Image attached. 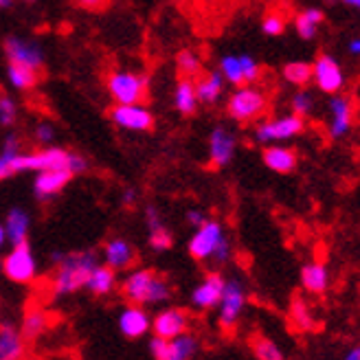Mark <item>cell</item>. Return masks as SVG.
Listing matches in <instances>:
<instances>
[{
    "mask_svg": "<svg viewBox=\"0 0 360 360\" xmlns=\"http://www.w3.org/2000/svg\"><path fill=\"white\" fill-rule=\"evenodd\" d=\"M25 358V336L11 323L0 326V360H22Z\"/></svg>",
    "mask_w": 360,
    "mask_h": 360,
    "instance_id": "obj_22",
    "label": "cell"
},
{
    "mask_svg": "<svg viewBox=\"0 0 360 360\" xmlns=\"http://www.w3.org/2000/svg\"><path fill=\"white\" fill-rule=\"evenodd\" d=\"M77 3H79L82 7H88V9H97V7L103 5V0H77Z\"/></svg>",
    "mask_w": 360,
    "mask_h": 360,
    "instance_id": "obj_47",
    "label": "cell"
},
{
    "mask_svg": "<svg viewBox=\"0 0 360 360\" xmlns=\"http://www.w3.org/2000/svg\"><path fill=\"white\" fill-rule=\"evenodd\" d=\"M321 22H323V11L316 7H308L295 18V29L301 40H312Z\"/></svg>",
    "mask_w": 360,
    "mask_h": 360,
    "instance_id": "obj_30",
    "label": "cell"
},
{
    "mask_svg": "<svg viewBox=\"0 0 360 360\" xmlns=\"http://www.w3.org/2000/svg\"><path fill=\"white\" fill-rule=\"evenodd\" d=\"M146 224H148V231L152 229H158V226H163V218H160V211L154 207V205H148L146 207Z\"/></svg>",
    "mask_w": 360,
    "mask_h": 360,
    "instance_id": "obj_43",
    "label": "cell"
},
{
    "mask_svg": "<svg viewBox=\"0 0 360 360\" xmlns=\"http://www.w3.org/2000/svg\"><path fill=\"white\" fill-rule=\"evenodd\" d=\"M20 141L15 134H7L3 150H0V180L11 178L15 174V160L20 156Z\"/></svg>",
    "mask_w": 360,
    "mask_h": 360,
    "instance_id": "obj_26",
    "label": "cell"
},
{
    "mask_svg": "<svg viewBox=\"0 0 360 360\" xmlns=\"http://www.w3.org/2000/svg\"><path fill=\"white\" fill-rule=\"evenodd\" d=\"M330 112H332V123H330V136L340 139L345 136L352 128V103L345 97H332L330 101Z\"/></svg>",
    "mask_w": 360,
    "mask_h": 360,
    "instance_id": "obj_23",
    "label": "cell"
},
{
    "mask_svg": "<svg viewBox=\"0 0 360 360\" xmlns=\"http://www.w3.org/2000/svg\"><path fill=\"white\" fill-rule=\"evenodd\" d=\"M185 218H187V222L193 226V229H198V226H202L209 218H207V213L202 211V209H189L187 213H185Z\"/></svg>",
    "mask_w": 360,
    "mask_h": 360,
    "instance_id": "obj_45",
    "label": "cell"
},
{
    "mask_svg": "<svg viewBox=\"0 0 360 360\" xmlns=\"http://www.w3.org/2000/svg\"><path fill=\"white\" fill-rule=\"evenodd\" d=\"M121 202H123L125 207H134V205H136V189L125 187L123 193H121Z\"/></svg>",
    "mask_w": 360,
    "mask_h": 360,
    "instance_id": "obj_46",
    "label": "cell"
},
{
    "mask_svg": "<svg viewBox=\"0 0 360 360\" xmlns=\"http://www.w3.org/2000/svg\"><path fill=\"white\" fill-rule=\"evenodd\" d=\"M176 66H178L180 73L185 75V79L195 77V75L202 70V62H200V58H198L195 53H193V51H189V49H185V51H180V53H178Z\"/></svg>",
    "mask_w": 360,
    "mask_h": 360,
    "instance_id": "obj_36",
    "label": "cell"
},
{
    "mask_svg": "<svg viewBox=\"0 0 360 360\" xmlns=\"http://www.w3.org/2000/svg\"><path fill=\"white\" fill-rule=\"evenodd\" d=\"M340 3L352 7V9H356V11H360V0H340Z\"/></svg>",
    "mask_w": 360,
    "mask_h": 360,
    "instance_id": "obj_51",
    "label": "cell"
},
{
    "mask_svg": "<svg viewBox=\"0 0 360 360\" xmlns=\"http://www.w3.org/2000/svg\"><path fill=\"white\" fill-rule=\"evenodd\" d=\"M347 49H349L352 56H360V38H352L349 44H347Z\"/></svg>",
    "mask_w": 360,
    "mask_h": 360,
    "instance_id": "obj_48",
    "label": "cell"
},
{
    "mask_svg": "<svg viewBox=\"0 0 360 360\" xmlns=\"http://www.w3.org/2000/svg\"><path fill=\"white\" fill-rule=\"evenodd\" d=\"M5 56L13 64L31 66L35 70H40L44 64L42 46L38 42H27L22 38H15V35H9V38L5 40Z\"/></svg>",
    "mask_w": 360,
    "mask_h": 360,
    "instance_id": "obj_14",
    "label": "cell"
},
{
    "mask_svg": "<svg viewBox=\"0 0 360 360\" xmlns=\"http://www.w3.org/2000/svg\"><path fill=\"white\" fill-rule=\"evenodd\" d=\"M189 328V314L183 308H165L152 319V332L158 338H176Z\"/></svg>",
    "mask_w": 360,
    "mask_h": 360,
    "instance_id": "obj_16",
    "label": "cell"
},
{
    "mask_svg": "<svg viewBox=\"0 0 360 360\" xmlns=\"http://www.w3.org/2000/svg\"><path fill=\"white\" fill-rule=\"evenodd\" d=\"M250 349H253L257 360H285L283 352L279 349V345L273 338L266 336H253L250 338Z\"/></svg>",
    "mask_w": 360,
    "mask_h": 360,
    "instance_id": "obj_31",
    "label": "cell"
},
{
    "mask_svg": "<svg viewBox=\"0 0 360 360\" xmlns=\"http://www.w3.org/2000/svg\"><path fill=\"white\" fill-rule=\"evenodd\" d=\"M148 88H150L148 75L121 70V73H112L108 77V93H110L115 103H121V105L141 103L148 97Z\"/></svg>",
    "mask_w": 360,
    "mask_h": 360,
    "instance_id": "obj_4",
    "label": "cell"
},
{
    "mask_svg": "<svg viewBox=\"0 0 360 360\" xmlns=\"http://www.w3.org/2000/svg\"><path fill=\"white\" fill-rule=\"evenodd\" d=\"M110 121L128 132H148L154 128V115L143 103H115V108L110 110Z\"/></svg>",
    "mask_w": 360,
    "mask_h": 360,
    "instance_id": "obj_10",
    "label": "cell"
},
{
    "mask_svg": "<svg viewBox=\"0 0 360 360\" xmlns=\"http://www.w3.org/2000/svg\"><path fill=\"white\" fill-rule=\"evenodd\" d=\"M240 64H242V73H244V84H253L259 77V64L250 58V56H240Z\"/></svg>",
    "mask_w": 360,
    "mask_h": 360,
    "instance_id": "obj_41",
    "label": "cell"
},
{
    "mask_svg": "<svg viewBox=\"0 0 360 360\" xmlns=\"http://www.w3.org/2000/svg\"><path fill=\"white\" fill-rule=\"evenodd\" d=\"M301 288L310 295H323L330 288V270L321 262H310L301 268Z\"/></svg>",
    "mask_w": 360,
    "mask_h": 360,
    "instance_id": "obj_21",
    "label": "cell"
},
{
    "mask_svg": "<svg viewBox=\"0 0 360 360\" xmlns=\"http://www.w3.org/2000/svg\"><path fill=\"white\" fill-rule=\"evenodd\" d=\"M68 152L62 148H44L33 154H20L15 160V174L22 172H49V169H66Z\"/></svg>",
    "mask_w": 360,
    "mask_h": 360,
    "instance_id": "obj_9",
    "label": "cell"
},
{
    "mask_svg": "<svg viewBox=\"0 0 360 360\" xmlns=\"http://www.w3.org/2000/svg\"><path fill=\"white\" fill-rule=\"evenodd\" d=\"M312 79L323 93H338L340 88L345 86V75L340 64L332 56H319L316 62L312 64Z\"/></svg>",
    "mask_w": 360,
    "mask_h": 360,
    "instance_id": "obj_13",
    "label": "cell"
},
{
    "mask_svg": "<svg viewBox=\"0 0 360 360\" xmlns=\"http://www.w3.org/2000/svg\"><path fill=\"white\" fill-rule=\"evenodd\" d=\"M123 297L130 303L143 305H160L172 297V285L165 277L156 275L150 268H139L123 279Z\"/></svg>",
    "mask_w": 360,
    "mask_h": 360,
    "instance_id": "obj_2",
    "label": "cell"
},
{
    "mask_svg": "<svg viewBox=\"0 0 360 360\" xmlns=\"http://www.w3.org/2000/svg\"><path fill=\"white\" fill-rule=\"evenodd\" d=\"M174 105L180 115H193L198 108V95H195V84L191 79H180L176 84L174 93Z\"/></svg>",
    "mask_w": 360,
    "mask_h": 360,
    "instance_id": "obj_27",
    "label": "cell"
},
{
    "mask_svg": "<svg viewBox=\"0 0 360 360\" xmlns=\"http://www.w3.org/2000/svg\"><path fill=\"white\" fill-rule=\"evenodd\" d=\"M264 110H266V97H264V93H259L257 88H250V86L236 90V93L231 95L229 103H226L229 117L240 121V123L257 119Z\"/></svg>",
    "mask_w": 360,
    "mask_h": 360,
    "instance_id": "obj_8",
    "label": "cell"
},
{
    "mask_svg": "<svg viewBox=\"0 0 360 360\" xmlns=\"http://www.w3.org/2000/svg\"><path fill=\"white\" fill-rule=\"evenodd\" d=\"M222 88H224V77L220 70H215V73H209L207 77H202L200 82L195 84V95H198V101L202 103H215L218 97L222 95Z\"/></svg>",
    "mask_w": 360,
    "mask_h": 360,
    "instance_id": "obj_28",
    "label": "cell"
},
{
    "mask_svg": "<svg viewBox=\"0 0 360 360\" xmlns=\"http://www.w3.org/2000/svg\"><path fill=\"white\" fill-rule=\"evenodd\" d=\"M148 242H150V248L156 250V253H165V250H169L174 246V238H172V233L165 224L158 226V229H152Z\"/></svg>",
    "mask_w": 360,
    "mask_h": 360,
    "instance_id": "obj_37",
    "label": "cell"
},
{
    "mask_svg": "<svg viewBox=\"0 0 360 360\" xmlns=\"http://www.w3.org/2000/svg\"><path fill=\"white\" fill-rule=\"evenodd\" d=\"M290 319L292 323L303 330V332H308V330H314V314H312V308L308 303H305L303 299H295L290 303Z\"/></svg>",
    "mask_w": 360,
    "mask_h": 360,
    "instance_id": "obj_33",
    "label": "cell"
},
{
    "mask_svg": "<svg viewBox=\"0 0 360 360\" xmlns=\"http://www.w3.org/2000/svg\"><path fill=\"white\" fill-rule=\"evenodd\" d=\"M66 169H68L70 174H73V176L84 174V172L88 169V160H86L84 156L75 154V152H68V163H66Z\"/></svg>",
    "mask_w": 360,
    "mask_h": 360,
    "instance_id": "obj_42",
    "label": "cell"
},
{
    "mask_svg": "<svg viewBox=\"0 0 360 360\" xmlns=\"http://www.w3.org/2000/svg\"><path fill=\"white\" fill-rule=\"evenodd\" d=\"M35 139H38L40 143H51L53 139H56V130H53L51 123H40L38 128H35Z\"/></svg>",
    "mask_w": 360,
    "mask_h": 360,
    "instance_id": "obj_44",
    "label": "cell"
},
{
    "mask_svg": "<svg viewBox=\"0 0 360 360\" xmlns=\"http://www.w3.org/2000/svg\"><path fill=\"white\" fill-rule=\"evenodd\" d=\"M117 328L125 338L136 340V338H143L148 332H152V316L148 314V310L143 308V305L130 303L119 312Z\"/></svg>",
    "mask_w": 360,
    "mask_h": 360,
    "instance_id": "obj_12",
    "label": "cell"
},
{
    "mask_svg": "<svg viewBox=\"0 0 360 360\" xmlns=\"http://www.w3.org/2000/svg\"><path fill=\"white\" fill-rule=\"evenodd\" d=\"M101 257H103V264L108 268L117 270V273H119V270H128L134 264V259H136L132 244L128 240H123V238L108 240L105 246H103Z\"/></svg>",
    "mask_w": 360,
    "mask_h": 360,
    "instance_id": "obj_19",
    "label": "cell"
},
{
    "mask_svg": "<svg viewBox=\"0 0 360 360\" xmlns=\"http://www.w3.org/2000/svg\"><path fill=\"white\" fill-rule=\"evenodd\" d=\"M283 79L292 86H305L312 79V64L308 62H290L283 66Z\"/></svg>",
    "mask_w": 360,
    "mask_h": 360,
    "instance_id": "obj_34",
    "label": "cell"
},
{
    "mask_svg": "<svg viewBox=\"0 0 360 360\" xmlns=\"http://www.w3.org/2000/svg\"><path fill=\"white\" fill-rule=\"evenodd\" d=\"M73 174L68 169H49V172H38L33 180V193L40 202H49L53 200L68 183Z\"/></svg>",
    "mask_w": 360,
    "mask_h": 360,
    "instance_id": "obj_17",
    "label": "cell"
},
{
    "mask_svg": "<svg viewBox=\"0 0 360 360\" xmlns=\"http://www.w3.org/2000/svg\"><path fill=\"white\" fill-rule=\"evenodd\" d=\"M27 3H35V0H27Z\"/></svg>",
    "mask_w": 360,
    "mask_h": 360,
    "instance_id": "obj_54",
    "label": "cell"
},
{
    "mask_svg": "<svg viewBox=\"0 0 360 360\" xmlns=\"http://www.w3.org/2000/svg\"><path fill=\"white\" fill-rule=\"evenodd\" d=\"M7 244V236H5V226L0 224V248H3Z\"/></svg>",
    "mask_w": 360,
    "mask_h": 360,
    "instance_id": "obj_52",
    "label": "cell"
},
{
    "mask_svg": "<svg viewBox=\"0 0 360 360\" xmlns=\"http://www.w3.org/2000/svg\"><path fill=\"white\" fill-rule=\"evenodd\" d=\"M220 73H222V77L229 84H233V86H244V73H242L240 56H224L220 60Z\"/></svg>",
    "mask_w": 360,
    "mask_h": 360,
    "instance_id": "obj_35",
    "label": "cell"
},
{
    "mask_svg": "<svg viewBox=\"0 0 360 360\" xmlns=\"http://www.w3.org/2000/svg\"><path fill=\"white\" fill-rule=\"evenodd\" d=\"M246 308V288L240 279H226L224 292L218 303V323L222 330H231L242 319Z\"/></svg>",
    "mask_w": 360,
    "mask_h": 360,
    "instance_id": "obj_7",
    "label": "cell"
},
{
    "mask_svg": "<svg viewBox=\"0 0 360 360\" xmlns=\"http://www.w3.org/2000/svg\"><path fill=\"white\" fill-rule=\"evenodd\" d=\"M292 112L295 115H299V117H303V115H308L310 110H312V95L310 93H305V90H299V93H295L292 95Z\"/></svg>",
    "mask_w": 360,
    "mask_h": 360,
    "instance_id": "obj_40",
    "label": "cell"
},
{
    "mask_svg": "<svg viewBox=\"0 0 360 360\" xmlns=\"http://www.w3.org/2000/svg\"><path fill=\"white\" fill-rule=\"evenodd\" d=\"M115 288H117V270L108 268L105 264L95 266V270L90 273L86 281V290L95 297H108L110 292H115Z\"/></svg>",
    "mask_w": 360,
    "mask_h": 360,
    "instance_id": "obj_24",
    "label": "cell"
},
{
    "mask_svg": "<svg viewBox=\"0 0 360 360\" xmlns=\"http://www.w3.org/2000/svg\"><path fill=\"white\" fill-rule=\"evenodd\" d=\"M15 119H18V105H15V101L9 95H0V125L9 128V125L15 123Z\"/></svg>",
    "mask_w": 360,
    "mask_h": 360,
    "instance_id": "obj_38",
    "label": "cell"
},
{
    "mask_svg": "<svg viewBox=\"0 0 360 360\" xmlns=\"http://www.w3.org/2000/svg\"><path fill=\"white\" fill-rule=\"evenodd\" d=\"M49 328V316L42 310H29L22 319L20 332L25 338H38Z\"/></svg>",
    "mask_w": 360,
    "mask_h": 360,
    "instance_id": "obj_32",
    "label": "cell"
},
{
    "mask_svg": "<svg viewBox=\"0 0 360 360\" xmlns=\"http://www.w3.org/2000/svg\"><path fill=\"white\" fill-rule=\"evenodd\" d=\"M13 5V0H0V9H7Z\"/></svg>",
    "mask_w": 360,
    "mask_h": 360,
    "instance_id": "obj_53",
    "label": "cell"
},
{
    "mask_svg": "<svg viewBox=\"0 0 360 360\" xmlns=\"http://www.w3.org/2000/svg\"><path fill=\"white\" fill-rule=\"evenodd\" d=\"M236 146L238 141L226 128H213V132L209 134V158L215 167H226L233 156H236Z\"/></svg>",
    "mask_w": 360,
    "mask_h": 360,
    "instance_id": "obj_18",
    "label": "cell"
},
{
    "mask_svg": "<svg viewBox=\"0 0 360 360\" xmlns=\"http://www.w3.org/2000/svg\"><path fill=\"white\" fill-rule=\"evenodd\" d=\"M148 347L154 360H193L198 349H200V343L193 334L185 332L176 338L152 336Z\"/></svg>",
    "mask_w": 360,
    "mask_h": 360,
    "instance_id": "obj_5",
    "label": "cell"
},
{
    "mask_svg": "<svg viewBox=\"0 0 360 360\" xmlns=\"http://www.w3.org/2000/svg\"><path fill=\"white\" fill-rule=\"evenodd\" d=\"M226 279L220 273H209L200 283L191 290V305L195 310H213L218 308V303L224 292Z\"/></svg>",
    "mask_w": 360,
    "mask_h": 360,
    "instance_id": "obj_15",
    "label": "cell"
},
{
    "mask_svg": "<svg viewBox=\"0 0 360 360\" xmlns=\"http://www.w3.org/2000/svg\"><path fill=\"white\" fill-rule=\"evenodd\" d=\"M262 31L266 35H270V38H277V35H281L285 31V22L283 18L277 15V13H268L264 20H262Z\"/></svg>",
    "mask_w": 360,
    "mask_h": 360,
    "instance_id": "obj_39",
    "label": "cell"
},
{
    "mask_svg": "<svg viewBox=\"0 0 360 360\" xmlns=\"http://www.w3.org/2000/svg\"><path fill=\"white\" fill-rule=\"evenodd\" d=\"M0 264H3V275L11 283L27 285L38 277V259H35L33 248L29 246V242L11 246V250L3 257Z\"/></svg>",
    "mask_w": 360,
    "mask_h": 360,
    "instance_id": "obj_3",
    "label": "cell"
},
{
    "mask_svg": "<svg viewBox=\"0 0 360 360\" xmlns=\"http://www.w3.org/2000/svg\"><path fill=\"white\" fill-rule=\"evenodd\" d=\"M305 128L303 117L299 115H285L273 121H264L257 125L255 130V139L259 143H275V141H288V139H295L297 134H301Z\"/></svg>",
    "mask_w": 360,
    "mask_h": 360,
    "instance_id": "obj_11",
    "label": "cell"
},
{
    "mask_svg": "<svg viewBox=\"0 0 360 360\" xmlns=\"http://www.w3.org/2000/svg\"><path fill=\"white\" fill-rule=\"evenodd\" d=\"M264 165L277 174H290L297 167V152L281 146H270L264 150Z\"/></svg>",
    "mask_w": 360,
    "mask_h": 360,
    "instance_id": "obj_25",
    "label": "cell"
},
{
    "mask_svg": "<svg viewBox=\"0 0 360 360\" xmlns=\"http://www.w3.org/2000/svg\"><path fill=\"white\" fill-rule=\"evenodd\" d=\"M224 240H226L224 226L218 220H207L202 226L195 229L187 244V250L195 262H209Z\"/></svg>",
    "mask_w": 360,
    "mask_h": 360,
    "instance_id": "obj_6",
    "label": "cell"
},
{
    "mask_svg": "<svg viewBox=\"0 0 360 360\" xmlns=\"http://www.w3.org/2000/svg\"><path fill=\"white\" fill-rule=\"evenodd\" d=\"M99 266L97 250H75L66 253L64 259L56 266V275L51 279V290L56 297H70L86 288L90 273Z\"/></svg>",
    "mask_w": 360,
    "mask_h": 360,
    "instance_id": "obj_1",
    "label": "cell"
},
{
    "mask_svg": "<svg viewBox=\"0 0 360 360\" xmlns=\"http://www.w3.org/2000/svg\"><path fill=\"white\" fill-rule=\"evenodd\" d=\"M64 255H66L64 250H53V253H51V262L58 266V264H60V262L64 259Z\"/></svg>",
    "mask_w": 360,
    "mask_h": 360,
    "instance_id": "obj_50",
    "label": "cell"
},
{
    "mask_svg": "<svg viewBox=\"0 0 360 360\" xmlns=\"http://www.w3.org/2000/svg\"><path fill=\"white\" fill-rule=\"evenodd\" d=\"M7 79H9V84L15 90H29V88H33L35 84L40 82V75H38V70L31 68V66H22V64L9 62V66H7Z\"/></svg>",
    "mask_w": 360,
    "mask_h": 360,
    "instance_id": "obj_29",
    "label": "cell"
},
{
    "mask_svg": "<svg viewBox=\"0 0 360 360\" xmlns=\"http://www.w3.org/2000/svg\"><path fill=\"white\" fill-rule=\"evenodd\" d=\"M5 236H7V242L11 246H18L27 242L29 238V229H31V215L27 209L22 207H11L5 215Z\"/></svg>",
    "mask_w": 360,
    "mask_h": 360,
    "instance_id": "obj_20",
    "label": "cell"
},
{
    "mask_svg": "<svg viewBox=\"0 0 360 360\" xmlns=\"http://www.w3.org/2000/svg\"><path fill=\"white\" fill-rule=\"evenodd\" d=\"M343 360H360V345H354L352 349H347Z\"/></svg>",
    "mask_w": 360,
    "mask_h": 360,
    "instance_id": "obj_49",
    "label": "cell"
}]
</instances>
